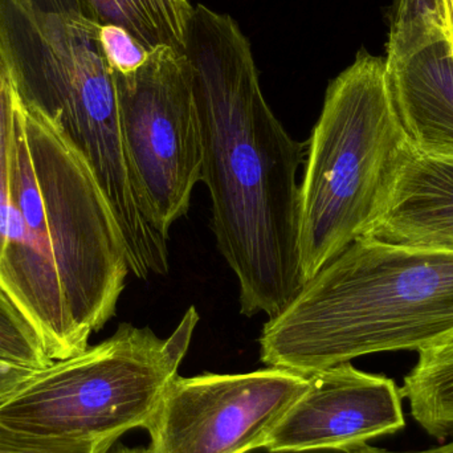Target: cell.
<instances>
[{"instance_id": "cell-6", "label": "cell", "mask_w": 453, "mask_h": 453, "mask_svg": "<svg viewBox=\"0 0 453 453\" xmlns=\"http://www.w3.org/2000/svg\"><path fill=\"white\" fill-rule=\"evenodd\" d=\"M113 73L135 188L146 219L167 240L202 182L203 151L190 66L183 53L159 47L137 71Z\"/></svg>"}, {"instance_id": "cell-19", "label": "cell", "mask_w": 453, "mask_h": 453, "mask_svg": "<svg viewBox=\"0 0 453 453\" xmlns=\"http://www.w3.org/2000/svg\"><path fill=\"white\" fill-rule=\"evenodd\" d=\"M447 15H449V40L453 48V0H446Z\"/></svg>"}, {"instance_id": "cell-16", "label": "cell", "mask_w": 453, "mask_h": 453, "mask_svg": "<svg viewBox=\"0 0 453 453\" xmlns=\"http://www.w3.org/2000/svg\"><path fill=\"white\" fill-rule=\"evenodd\" d=\"M100 40L109 65L119 73L137 71L148 58L149 52L119 27L101 26Z\"/></svg>"}, {"instance_id": "cell-5", "label": "cell", "mask_w": 453, "mask_h": 453, "mask_svg": "<svg viewBox=\"0 0 453 453\" xmlns=\"http://www.w3.org/2000/svg\"><path fill=\"white\" fill-rule=\"evenodd\" d=\"M190 306L167 338L119 325L108 340L35 372L0 402V422L32 435L113 443L146 428L190 348Z\"/></svg>"}, {"instance_id": "cell-13", "label": "cell", "mask_w": 453, "mask_h": 453, "mask_svg": "<svg viewBox=\"0 0 453 453\" xmlns=\"http://www.w3.org/2000/svg\"><path fill=\"white\" fill-rule=\"evenodd\" d=\"M441 37L449 39L446 0H398L386 58H403Z\"/></svg>"}, {"instance_id": "cell-18", "label": "cell", "mask_w": 453, "mask_h": 453, "mask_svg": "<svg viewBox=\"0 0 453 453\" xmlns=\"http://www.w3.org/2000/svg\"><path fill=\"white\" fill-rule=\"evenodd\" d=\"M348 453H453V441H449V443L441 444V446L434 447V449H422V451H388V449H378V447L365 444V446L351 449V451H349Z\"/></svg>"}, {"instance_id": "cell-12", "label": "cell", "mask_w": 453, "mask_h": 453, "mask_svg": "<svg viewBox=\"0 0 453 453\" xmlns=\"http://www.w3.org/2000/svg\"><path fill=\"white\" fill-rule=\"evenodd\" d=\"M401 393L414 419L431 436L441 441L453 436V337L419 353Z\"/></svg>"}, {"instance_id": "cell-10", "label": "cell", "mask_w": 453, "mask_h": 453, "mask_svg": "<svg viewBox=\"0 0 453 453\" xmlns=\"http://www.w3.org/2000/svg\"><path fill=\"white\" fill-rule=\"evenodd\" d=\"M366 237L453 252V157L414 151L396 178L385 211Z\"/></svg>"}, {"instance_id": "cell-1", "label": "cell", "mask_w": 453, "mask_h": 453, "mask_svg": "<svg viewBox=\"0 0 453 453\" xmlns=\"http://www.w3.org/2000/svg\"><path fill=\"white\" fill-rule=\"evenodd\" d=\"M185 56L201 127L218 248L239 282L240 311L277 316L303 287L293 140L261 92L248 37L226 13L194 7Z\"/></svg>"}, {"instance_id": "cell-11", "label": "cell", "mask_w": 453, "mask_h": 453, "mask_svg": "<svg viewBox=\"0 0 453 453\" xmlns=\"http://www.w3.org/2000/svg\"><path fill=\"white\" fill-rule=\"evenodd\" d=\"M101 26H116L146 50L169 47L185 55L194 7L188 0H84Z\"/></svg>"}, {"instance_id": "cell-4", "label": "cell", "mask_w": 453, "mask_h": 453, "mask_svg": "<svg viewBox=\"0 0 453 453\" xmlns=\"http://www.w3.org/2000/svg\"><path fill=\"white\" fill-rule=\"evenodd\" d=\"M414 151L394 105L386 58L359 50L327 87L308 142L298 212L303 282L370 234Z\"/></svg>"}, {"instance_id": "cell-2", "label": "cell", "mask_w": 453, "mask_h": 453, "mask_svg": "<svg viewBox=\"0 0 453 453\" xmlns=\"http://www.w3.org/2000/svg\"><path fill=\"white\" fill-rule=\"evenodd\" d=\"M129 273L124 237L92 170L13 92L0 284L50 361L89 348L116 313Z\"/></svg>"}, {"instance_id": "cell-14", "label": "cell", "mask_w": 453, "mask_h": 453, "mask_svg": "<svg viewBox=\"0 0 453 453\" xmlns=\"http://www.w3.org/2000/svg\"><path fill=\"white\" fill-rule=\"evenodd\" d=\"M0 362L29 370L52 365L31 319L0 284Z\"/></svg>"}, {"instance_id": "cell-9", "label": "cell", "mask_w": 453, "mask_h": 453, "mask_svg": "<svg viewBox=\"0 0 453 453\" xmlns=\"http://www.w3.org/2000/svg\"><path fill=\"white\" fill-rule=\"evenodd\" d=\"M396 113L425 156L453 157V48L441 37L403 58H386Z\"/></svg>"}, {"instance_id": "cell-17", "label": "cell", "mask_w": 453, "mask_h": 453, "mask_svg": "<svg viewBox=\"0 0 453 453\" xmlns=\"http://www.w3.org/2000/svg\"><path fill=\"white\" fill-rule=\"evenodd\" d=\"M35 372L36 370L24 369L0 362V402L7 398L21 383L26 382Z\"/></svg>"}, {"instance_id": "cell-15", "label": "cell", "mask_w": 453, "mask_h": 453, "mask_svg": "<svg viewBox=\"0 0 453 453\" xmlns=\"http://www.w3.org/2000/svg\"><path fill=\"white\" fill-rule=\"evenodd\" d=\"M111 446L108 441L32 435L0 422V453H108Z\"/></svg>"}, {"instance_id": "cell-8", "label": "cell", "mask_w": 453, "mask_h": 453, "mask_svg": "<svg viewBox=\"0 0 453 453\" xmlns=\"http://www.w3.org/2000/svg\"><path fill=\"white\" fill-rule=\"evenodd\" d=\"M401 388L350 362L309 374V386L269 435L271 453L342 451L393 435L406 425Z\"/></svg>"}, {"instance_id": "cell-3", "label": "cell", "mask_w": 453, "mask_h": 453, "mask_svg": "<svg viewBox=\"0 0 453 453\" xmlns=\"http://www.w3.org/2000/svg\"><path fill=\"white\" fill-rule=\"evenodd\" d=\"M453 337V252L361 237L264 325L268 367L313 374L385 351Z\"/></svg>"}, {"instance_id": "cell-7", "label": "cell", "mask_w": 453, "mask_h": 453, "mask_svg": "<svg viewBox=\"0 0 453 453\" xmlns=\"http://www.w3.org/2000/svg\"><path fill=\"white\" fill-rule=\"evenodd\" d=\"M309 375L279 367L244 374L177 375L146 430L150 453H250L264 449Z\"/></svg>"}, {"instance_id": "cell-20", "label": "cell", "mask_w": 453, "mask_h": 453, "mask_svg": "<svg viewBox=\"0 0 453 453\" xmlns=\"http://www.w3.org/2000/svg\"><path fill=\"white\" fill-rule=\"evenodd\" d=\"M116 453H150L149 449H127V447H122Z\"/></svg>"}]
</instances>
